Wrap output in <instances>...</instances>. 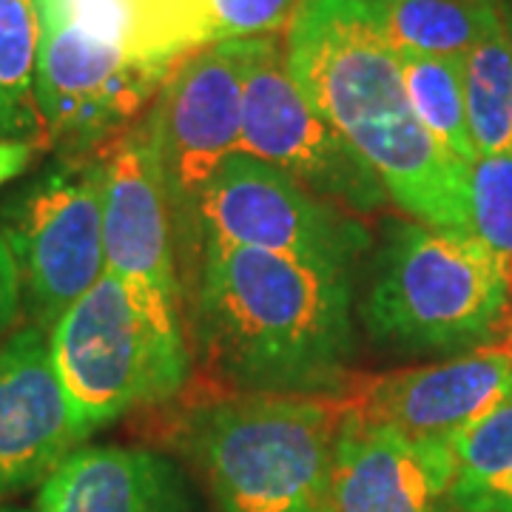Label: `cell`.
Listing matches in <instances>:
<instances>
[{
  "label": "cell",
  "mask_w": 512,
  "mask_h": 512,
  "mask_svg": "<svg viewBox=\"0 0 512 512\" xmlns=\"http://www.w3.org/2000/svg\"><path fill=\"white\" fill-rule=\"evenodd\" d=\"M299 89L410 220L467 234V163L427 134L404 89L382 0H299L285 29Z\"/></svg>",
  "instance_id": "obj_1"
},
{
  "label": "cell",
  "mask_w": 512,
  "mask_h": 512,
  "mask_svg": "<svg viewBox=\"0 0 512 512\" xmlns=\"http://www.w3.org/2000/svg\"><path fill=\"white\" fill-rule=\"evenodd\" d=\"M194 319L245 393H339L353 353L350 274L205 239Z\"/></svg>",
  "instance_id": "obj_2"
},
{
  "label": "cell",
  "mask_w": 512,
  "mask_h": 512,
  "mask_svg": "<svg viewBox=\"0 0 512 512\" xmlns=\"http://www.w3.org/2000/svg\"><path fill=\"white\" fill-rule=\"evenodd\" d=\"M339 393H239L202 410L194 447L222 512H333Z\"/></svg>",
  "instance_id": "obj_3"
},
{
  "label": "cell",
  "mask_w": 512,
  "mask_h": 512,
  "mask_svg": "<svg viewBox=\"0 0 512 512\" xmlns=\"http://www.w3.org/2000/svg\"><path fill=\"white\" fill-rule=\"evenodd\" d=\"M507 308V274L476 239L419 220L390 222L365 302L379 342L464 353L487 345Z\"/></svg>",
  "instance_id": "obj_4"
},
{
  "label": "cell",
  "mask_w": 512,
  "mask_h": 512,
  "mask_svg": "<svg viewBox=\"0 0 512 512\" xmlns=\"http://www.w3.org/2000/svg\"><path fill=\"white\" fill-rule=\"evenodd\" d=\"M57 382L83 439L188 379V339L165 330L109 271L49 330Z\"/></svg>",
  "instance_id": "obj_5"
},
{
  "label": "cell",
  "mask_w": 512,
  "mask_h": 512,
  "mask_svg": "<svg viewBox=\"0 0 512 512\" xmlns=\"http://www.w3.org/2000/svg\"><path fill=\"white\" fill-rule=\"evenodd\" d=\"M18 262L29 325L43 330L106 274L103 248V165L97 148L66 154L46 168L0 225Z\"/></svg>",
  "instance_id": "obj_6"
},
{
  "label": "cell",
  "mask_w": 512,
  "mask_h": 512,
  "mask_svg": "<svg viewBox=\"0 0 512 512\" xmlns=\"http://www.w3.org/2000/svg\"><path fill=\"white\" fill-rule=\"evenodd\" d=\"M185 239L197 242L194 251L217 239L350 274L367 248V228L285 171L237 151L202 188Z\"/></svg>",
  "instance_id": "obj_7"
},
{
  "label": "cell",
  "mask_w": 512,
  "mask_h": 512,
  "mask_svg": "<svg viewBox=\"0 0 512 512\" xmlns=\"http://www.w3.org/2000/svg\"><path fill=\"white\" fill-rule=\"evenodd\" d=\"M242 151L356 217L390 200L373 168L313 109L274 37L251 40L242 80Z\"/></svg>",
  "instance_id": "obj_8"
},
{
  "label": "cell",
  "mask_w": 512,
  "mask_h": 512,
  "mask_svg": "<svg viewBox=\"0 0 512 512\" xmlns=\"http://www.w3.org/2000/svg\"><path fill=\"white\" fill-rule=\"evenodd\" d=\"M251 40H217L168 74L148 109L174 234L188 237L202 188L242 151V80Z\"/></svg>",
  "instance_id": "obj_9"
},
{
  "label": "cell",
  "mask_w": 512,
  "mask_h": 512,
  "mask_svg": "<svg viewBox=\"0 0 512 512\" xmlns=\"http://www.w3.org/2000/svg\"><path fill=\"white\" fill-rule=\"evenodd\" d=\"M103 165L106 271L171 333L185 336V293L174 259V220L148 111L97 146Z\"/></svg>",
  "instance_id": "obj_10"
},
{
  "label": "cell",
  "mask_w": 512,
  "mask_h": 512,
  "mask_svg": "<svg viewBox=\"0 0 512 512\" xmlns=\"http://www.w3.org/2000/svg\"><path fill=\"white\" fill-rule=\"evenodd\" d=\"M40 15L37 106L46 146L89 154L143 117L168 74L57 15Z\"/></svg>",
  "instance_id": "obj_11"
},
{
  "label": "cell",
  "mask_w": 512,
  "mask_h": 512,
  "mask_svg": "<svg viewBox=\"0 0 512 512\" xmlns=\"http://www.w3.org/2000/svg\"><path fill=\"white\" fill-rule=\"evenodd\" d=\"M512 393V336L464 350L447 362L407 367L348 384L350 413L413 439L450 441Z\"/></svg>",
  "instance_id": "obj_12"
},
{
  "label": "cell",
  "mask_w": 512,
  "mask_h": 512,
  "mask_svg": "<svg viewBox=\"0 0 512 512\" xmlns=\"http://www.w3.org/2000/svg\"><path fill=\"white\" fill-rule=\"evenodd\" d=\"M83 441L57 382L49 330L23 325L0 345V501L43 484Z\"/></svg>",
  "instance_id": "obj_13"
},
{
  "label": "cell",
  "mask_w": 512,
  "mask_h": 512,
  "mask_svg": "<svg viewBox=\"0 0 512 512\" xmlns=\"http://www.w3.org/2000/svg\"><path fill=\"white\" fill-rule=\"evenodd\" d=\"M450 484V441L413 439L345 407L333 456V512H456Z\"/></svg>",
  "instance_id": "obj_14"
},
{
  "label": "cell",
  "mask_w": 512,
  "mask_h": 512,
  "mask_svg": "<svg viewBox=\"0 0 512 512\" xmlns=\"http://www.w3.org/2000/svg\"><path fill=\"white\" fill-rule=\"evenodd\" d=\"M37 512H183L165 458L134 447H77L40 484Z\"/></svg>",
  "instance_id": "obj_15"
},
{
  "label": "cell",
  "mask_w": 512,
  "mask_h": 512,
  "mask_svg": "<svg viewBox=\"0 0 512 512\" xmlns=\"http://www.w3.org/2000/svg\"><path fill=\"white\" fill-rule=\"evenodd\" d=\"M396 55L461 57L504 20V0H382Z\"/></svg>",
  "instance_id": "obj_16"
},
{
  "label": "cell",
  "mask_w": 512,
  "mask_h": 512,
  "mask_svg": "<svg viewBox=\"0 0 512 512\" xmlns=\"http://www.w3.org/2000/svg\"><path fill=\"white\" fill-rule=\"evenodd\" d=\"M456 512H512V393L450 439Z\"/></svg>",
  "instance_id": "obj_17"
},
{
  "label": "cell",
  "mask_w": 512,
  "mask_h": 512,
  "mask_svg": "<svg viewBox=\"0 0 512 512\" xmlns=\"http://www.w3.org/2000/svg\"><path fill=\"white\" fill-rule=\"evenodd\" d=\"M37 0H0V137L46 146L37 106Z\"/></svg>",
  "instance_id": "obj_18"
},
{
  "label": "cell",
  "mask_w": 512,
  "mask_h": 512,
  "mask_svg": "<svg viewBox=\"0 0 512 512\" xmlns=\"http://www.w3.org/2000/svg\"><path fill=\"white\" fill-rule=\"evenodd\" d=\"M461 74L476 157L512 151V52L504 20L461 57Z\"/></svg>",
  "instance_id": "obj_19"
},
{
  "label": "cell",
  "mask_w": 512,
  "mask_h": 512,
  "mask_svg": "<svg viewBox=\"0 0 512 512\" xmlns=\"http://www.w3.org/2000/svg\"><path fill=\"white\" fill-rule=\"evenodd\" d=\"M402 77L410 106L427 134L447 154L461 163L476 160V148L467 126V103H464V74L456 57L399 55Z\"/></svg>",
  "instance_id": "obj_20"
},
{
  "label": "cell",
  "mask_w": 512,
  "mask_h": 512,
  "mask_svg": "<svg viewBox=\"0 0 512 512\" xmlns=\"http://www.w3.org/2000/svg\"><path fill=\"white\" fill-rule=\"evenodd\" d=\"M470 237L512 276V151L476 157L467 165Z\"/></svg>",
  "instance_id": "obj_21"
},
{
  "label": "cell",
  "mask_w": 512,
  "mask_h": 512,
  "mask_svg": "<svg viewBox=\"0 0 512 512\" xmlns=\"http://www.w3.org/2000/svg\"><path fill=\"white\" fill-rule=\"evenodd\" d=\"M299 0H208L214 40H254L288 29Z\"/></svg>",
  "instance_id": "obj_22"
},
{
  "label": "cell",
  "mask_w": 512,
  "mask_h": 512,
  "mask_svg": "<svg viewBox=\"0 0 512 512\" xmlns=\"http://www.w3.org/2000/svg\"><path fill=\"white\" fill-rule=\"evenodd\" d=\"M154 3L183 29L185 35L194 40L197 49H205V46L217 43L214 40V20H211L208 0H154Z\"/></svg>",
  "instance_id": "obj_23"
},
{
  "label": "cell",
  "mask_w": 512,
  "mask_h": 512,
  "mask_svg": "<svg viewBox=\"0 0 512 512\" xmlns=\"http://www.w3.org/2000/svg\"><path fill=\"white\" fill-rule=\"evenodd\" d=\"M20 308H23V296H20L18 262L6 237L0 234V345L15 333L12 328L18 322Z\"/></svg>",
  "instance_id": "obj_24"
},
{
  "label": "cell",
  "mask_w": 512,
  "mask_h": 512,
  "mask_svg": "<svg viewBox=\"0 0 512 512\" xmlns=\"http://www.w3.org/2000/svg\"><path fill=\"white\" fill-rule=\"evenodd\" d=\"M40 143L32 140H9V137H0V188L9 185L12 180H18L20 174L32 165V160L40 151Z\"/></svg>",
  "instance_id": "obj_25"
},
{
  "label": "cell",
  "mask_w": 512,
  "mask_h": 512,
  "mask_svg": "<svg viewBox=\"0 0 512 512\" xmlns=\"http://www.w3.org/2000/svg\"><path fill=\"white\" fill-rule=\"evenodd\" d=\"M504 29H507V40H510L512 52V0H504Z\"/></svg>",
  "instance_id": "obj_26"
},
{
  "label": "cell",
  "mask_w": 512,
  "mask_h": 512,
  "mask_svg": "<svg viewBox=\"0 0 512 512\" xmlns=\"http://www.w3.org/2000/svg\"><path fill=\"white\" fill-rule=\"evenodd\" d=\"M0 512H37V510H6V507H0Z\"/></svg>",
  "instance_id": "obj_27"
},
{
  "label": "cell",
  "mask_w": 512,
  "mask_h": 512,
  "mask_svg": "<svg viewBox=\"0 0 512 512\" xmlns=\"http://www.w3.org/2000/svg\"><path fill=\"white\" fill-rule=\"evenodd\" d=\"M510 302H512V276H510Z\"/></svg>",
  "instance_id": "obj_28"
}]
</instances>
